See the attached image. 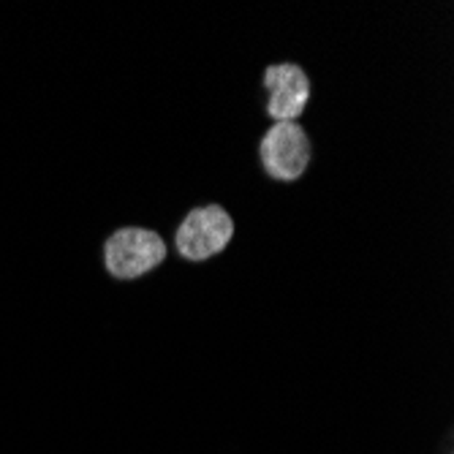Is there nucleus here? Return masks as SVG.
<instances>
[{"instance_id":"f03ea898","label":"nucleus","mask_w":454,"mask_h":454,"mask_svg":"<svg viewBox=\"0 0 454 454\" xmlns=\"http://www.w3.org/2000/svg\"><path fill=\"white\" fill-rule=\"evenodd\" d=\"M101 259L114 280H139L169 259V245L155 229L120 226L106 237Z\"/></svg>"},{"instance_id":"20e7f679","label":"nucleus","mask_w":454,"mask_h":454,"mask_svg":"<svg viewBox=\"0 0 454 454\" xmlns=\"http://www.w3.org/2000/svg\"><path fill=\"white\" fill-rule=\"evenodd\" d=\"M262 88L270 93L267 117L272 122H300L313 98L310 74L300 63H272L262 71Z\"/></svg>"},{"instance_id":"7ed1b4c3","label":"nucleus","mask_w":454,"mask_h":454,"mask_svg":"<svg viewBox=\"0 0 454 454\" xmlns=\"http://www.w3.org/2000/svg\"><path fill=\"white\" fill-rule=\"evenodd\" d=\"M313 160V142L300 122H272L259 139V163L275 183H300Z\"/></svg>"},{"instance_id":"f257e3e1","label":"nucleus","mask_w":454,"mask_h":454,"mask_svg":"<svg viewBox=\"0 0 454 454\" xmlns=\"http://www.w3.org/2000/svg\"><path fill=\"white\" fill-rule=\"evenodd\" d=\"M237 221L223 204H196L175 229V251L188 264H201L229 251Z\"/></svg>"}]
</instances>
